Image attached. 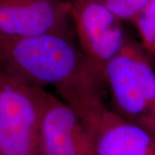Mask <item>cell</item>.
I'll use <instances>...</instances> for the list:
<instances>
[{"mask_svg": "<svg viewBox=\"0 0 155 155\" xmlns=\"http://www.w3.org/2000/svg\"><path fill=\"white\" fill-rule=\"evenodd\" d=\"M0 71L23 83L54 88L74 110L104 100V78L89 63L72 31L28 37L0 34Z\"/></svg>", "mask_w": 155, "mask_h": 155, "instance_id": "cell-1", "label": "cell"}, {"mask_svg": "<svg viewBox=\"0 0 155 155\" xmlns=\"http://www.w3.org/2000/svg\"><path fill=\"white\" fill-rule=\"evenodd\" d=\"M46 94L0 71V155H41Z\"/></svg>", "mask_w": 155, "mask_h": 155, "instance_id": "cell-2", "label": "cell"}, {"mask_svg": "<svg viewBox=\"0 0 155 155\" xmlns=\"http://www.w3.org/2000/svg\"><path fill=\"white\" fill-rule=\"evenodd\" d=\"M70 16L79 48L104 78L107 63L127 43L122 21L98 0H71Z\"/></svg>", "mask_w": 155, "mask_h": 155, "instance_id": "cell-3", "label": "cell"}, {"mask_svg": "<svg viewBox=\"0 0 155 155\" xmlns=\"http://www.w3.org/2000/svg\"><path fill=\"white\" fill-rule=\"evenodd\" d=\"M78 115L90 134L94 155H155L154 132L120 116L104 102Z\"/></svg>", "mask_w": 155, "mask_h": 155, "instance_id": "cell-4", "label": "cell"}, {"mask_svg": "<svg viewBox=\"0 0 155 155\" xmlns=\"http://www.w3.org/2000/svg\"><path fill=\"white\" fill-rule=\"evenodd\" d=\"M137 51L126 43L104 69L112 110L155 133V112L146 98L136 66Z\"/></svg>", "mask_w": 155, "mask_h": 155, "instance_id": "cell-5", "label": "cell"}, {"mask_svg": "<svg viewBox=\"0 0 155 155\" xmlns=\"http://www.w3.org/2000/svg\"><path fill=\"white\" fill-rule=\"evenodd\" d=\"M68 0H0V34L28 37L72 29Z\"/></svg>", "mask_w": 155, "mask_h": 155, "instance_id": "cell-6", "label": "cell"}, {"mask_svg": "<svg viewBox=\"0 0 155 155\" xmlns=\"http://www.w3.org/2000/svg\"><path fill=\"white\" fill-rule=\"evenodd\" d=\"M41 155H94L91 139L77 112L47 91L40 127Z\"/></svg>", "mask_w": 155, "mask_h": 155, "instance_id": "cell-7", "label": "cell"}, {"mask_svg": "<svg viewBox=\"0 0 155 155\" xmlns=\"http://www.w3.org/2000/svg\"><path fill=\"white\" fill-rule=\"evenodd\" d=\"M133 22L145 47L155 52V0H150Z\"/></svg>", "mask_w": 155, "mask_h": 155, "instance_id": "cell-8", "label": "cell"}, {"mask_svg": "<svg viewBox=\"0 0 155 155\" xmlns=\"http://www.w3.org/2000/svg\"><path fill=\"white\" fill-rule=\"evenodd\" d=\"M121 21H134L150 0H98Z\"/></svg>", "mask_w": 155, "mask_h": 155, "instance_id": "cell-9", "label": "cell"}, {"mask_svg": "<svg viewBox=\"0 0 155 155\" xmlns=\"http://www.w3.org/2000/svg\"><path fill=\"white\" fill-rule=\"evenodd\" d=\"M136 66L145 97L153 109L155 101V72L149 64L137 52ZM154 110V109H153Z\"/></svg>", "mask_w": 155, "mask_h": 155, "instance_id": "cell-10", "label": "cell"}, {"mask_svg": "<svg viewBox=\"0 0 155 155\" xmlns=\"http://www.w3.org/2000/svg\"><path fill=\"white\" fill-rule=\"evenodd\" d=\"M153 109H154V112H155V101H154V104H153Z\"/></svg>", "mask_w": 155, "mask_h": 155, "instance_id": "cell-11", "label": "cell"}]
</instances>
